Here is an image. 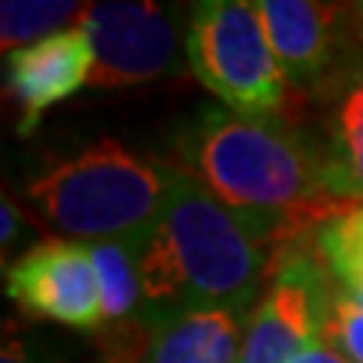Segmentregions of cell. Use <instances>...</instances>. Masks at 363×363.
I'll return each instance as SVG.
<instances>
[{
	"label": "cell",
	"mask_w": 363,
	"mask_h": 363,
	"mask_svg": "<svg viewBox=\"0 0 363 363\" xmlns=\"http://www.w3.org/2000/svg\"><path fill=\"white\" fill-rule=\"evenodd\" d=\"M176 149L185 173L279 252L345 209L324 188V155L279 116L248 118L227 106H200L176 133Z\"/></svg>",
	"instance_id": "1"
},
{
	"label": "cell",
	"mask_w": 363,
	"mask_h": 363,
	"mask_svg": "<svg viewBox=\"0 0 363 363\" xmlns=\"http://www.w3.org/2000/svg\"><path fill=\"white\" fill-rule=\"evenodd\" d=\"M269 252L240 212L169 167L161 218L140 252L145 327L203 309L252 315L248 306L276 260Z\"/></svg>",
	"instance_id": "2"
},
{
	"label": "cell",
	"mask_w": 363,
	"mask_h": 363,
	"mask_svg": "<svg viewBox=\"0 0 363 363\" xmlns=\"http://www.w3.org/2000/svg\"><path fill=\"white\" fill-rule=\"evenodd\" d=\"M169 167L149 164L118 140H97L30 182L28 197L76 242H145L161 218Z\"/></svg>",
	"instance_id": "3"
},
{
	"label": "cell",
	"mask_w": 363,
	"mask_h": 363,
	"mask_svg": "<svg viewBox=\"0 0 363 363\" xmlns=\"http://www.w3.org/2000/svg\"><path fill=\"white\" fill-rule=\"evenodd\" d=\"M185 61L197 82L236 116L276 118L285 106L288 79L272 55L257 4H194L185 28Z\"/></svg>",
	"instance_id": "4"
},
{
	"label": "cell",
	"mask_w": 363,
	"mask_h": 363,
	"mask_svg": "<svg viewBox=\"0 0 363 363\" xmlns=\"http://www.w3.org/2000/svg\"><path fill=\"white\" fill-rule=\"evenodd\" d=\"M79 28L94 49V88L143 85L182 73V9L157 4H88Z\"/></svg>",
	"instance_id": "5"
},
{
	"label": "cell",
	"mask_w": 363,
	"mask_h": 363,
	"mask_svg": "<svg viewBox=\"0 0 363 363\" xmlns=\"http://www.w3.org/2000/svg\"><path fill=\"white\" fill-rule=\"evenodd\" d=\"M333 291L312 248L285 245L272 260L267 291L248 315L240 363H291L306 345L321 339Z\"/></svg>",
	"instance_id": "6"
},
{
	"label": "cell",
	"mask_w": 363,
	"mask_h": 363,
	"mask_svg": "<svg viewBox=\"0 0 363 363\" xmlns=\"http://www.w3.org/2000/svg\"><path fill=\"white\" fill-rule=\"evenodd\" d=\"M4 291L25 315L100 333L104 306L88 242L45 240L4 269Z\"/></svg>",
	"instance_id": "7"
},
{
	"label": "cell",
	"mask_w": 363,
	"mask_h": 363,
	"mask_svg": "<svg viewBox=\"0 0 363 363\" xmlns=\"http://www.w3.org/2000/svg\"><path fill=\"white\" fill-rule=\"evenodd\" d=\"M272 55L294 88L336 85L351 61V37L342 4L312 0H257Z\"/></svg>",
	"instance_id": "8"
},
{
	"label": "cell",
	"mask_w": 363,
	"mask_h": 363,
	"mask_svg": "<svg viewBox=\"0 0 363 363\" xmlns=\"http://www.w3.org/2000/svg\"><path fill=\"white\" fill-rule=\"evenodd\" d=\"M94 49L82 28H67L6 55V91L21 106V133H30L55 104L91 85Z\"/></svg>",
	"instance_id": "9"
},
{
	"label": "cell",
	"mask_w": 363,
	"mask_h": 363,
	"mask_svg": "<svg viewBox=\"0 0 363 363\" xmlns=\"http://www.w3.org/2000/svg\"><path fill=\"white\" fill-rule=\"evenodd\" d=\"M245 312L203 309L157 324L143 363H240Z\"/></svg>",
	"instance_id": "10"
},
{
	"label": "cell",
	"mask_w": 363,
	"mask_h": 363,
	"mask_svg": "<svg viewBox=\"0 0 363 363\" xmlns=\"http://www.w3.org/2000/svg\"><path fill=\"white\" fill-rule=\"evenodd\" d=\"M145 242H94V257L100 306H104V330L97 336L152 333L143 321V279L140 252Z\"/></svg>",
	"instance_id": "11"
},
{
	"label": "cell",
	"mask_w": 363,
	"mask_h": 363,
	"mask_svg": "<svg viewBox=\"0 0 363 363\" xmlns=\"http://www.w3.org/2000/svg\"><path fill=\"white\" fill-rule=\"evenodd\" d=\"M309 248L333 288L363 306V203H351L309 233Z\"/></svg>",
	"instance_id": "12"
},
{
	"label": "cell",
	"mask_w": 363,
	"mask_h": 363,
	"mask_svg": "<svg viewBox=\"0 0 363 363\" xmlns=\"http://www.w3.org/2000/svg\"><path fill=\"white\" fill-rule=\"evenodd\" d=\"M82 4H33V0H6L0 6V37H4V49L18 52V45H33L58 30H67L64 25L73 18H82Z\"/></svg>",
	"instance_id": "13"
},
{
	"label": "cell",
	"mask_w": 363,
	"mask_h": 363,
	"mask_svg": "<svg viewBox=\"0 0 363 363\" xmlns=\"http://www.w3.org/2000/svg\"><path fill=\"white\" fill-rule=\"evenodd\" d=\"M336 97L330 112V149L351 152L363 145V61H354L330 88Z\"/></svg>",
	"instance_id": "14"
},
{
	"label": "cell",
	"mask_w": 363,
	"mask_h": 363,
	"mask_svg": "<svg viewBox=\"0 0 363 363\" xmlns=\"http://www.w3.org/2000/svg\"><path fill=\"white\" fill-rule=\"evenodd\" d=\"M321 339L327 345H333L339 354H345L351 363H363V306L333 291L324 315Z\"/></svg>",
	"instance_id": "15"
},
{
	"label": "cell",
	"mask_w": 363,
	"mask_h": 363,
	"mask_svg": "<svg viewBox=\"0 0 363 363\" xmlns=\"http://www.w3.org/2000/svg\"><path fill=\"white\" fill-rule=\"evenodd\" d=\"M324 188L327 194L342 203H363V145L351 152L324 155Z\"/></svg>",
	"instance_id": "16"
},
{
	"label": "cell",
	"mask_w": 363,
	"mask_h": 363,
	"mask_svg": "<svg viewBox=\"0 0 363 363\" xmlns=\"http://www.w3.org/2000/svg\"><path fill=\"white\" fill-rule=\"evenodd\" d=\"M0 363H43V354L37 345L25 336H9L0 351Z\"/></svg>",
	"instance_id": "17"
},
{
	"label": "cell",
	"mask_w": 363,
	"mask_h": 363,
	"mask_svg": "<svg viewBox=\"0 0 363 363\" xmlns=\"http://www.w3.org/2000/svg\"><path fill=\"white\" fill-rule=\"evenodd\" d=\"M291 363H351L345 354H339L333 345H327L324 339H315L312 345H306Z\"/></svg>",
	"instance_id": "18"
},
{
	"label": "cell",
	"mask_w": 363,
	"mask_h": 363,
	"mask_svg": "<svg viewBox=\"0 0 363 363\" xmlns=\"http://www.w3.org/2000/svg\"><path fill=\"white\" fill-rule=\"evenodd\" d=\"M345 6V28L351 43L363 45V0L360 4H342Z\"/></svg>",
	"instance_id": "19"
},
{
	"label": "cell",
	"mask_w": 363,
	"mask_h": 363,
	"mask_svg": "<svg viewBox=\"0 0 363 363\" xmlns=\"http://www.w3.org/2000/svg\"><path fill=\"white\" fill-rule=\"evenodd\" d=\"M0 215H4V230H0V240H4V248L9 245V240H16V233H18V206H13L6 197L4 203H0Z\"/></svg>",
	"instance_id": "20"
}]
</instances>
